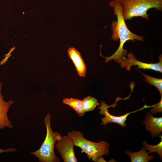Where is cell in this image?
Here are the masks:
<instances>
[{"instance_id": "1", "label": "cell", "mask_w": 162, "mask_h": 162, "mask_svg": "<svg viewBox=\"0 0 162 162\" xmlns=\"http://www.w3.org/2000/svg\"><path fill=\"white\" fill-rule=\"evenodd\" d=\"M110 6L113 8L114 14L117 17V20L113 21L111 24L112 34V39L117 41L120 40V44L117 50L111 56L106 57L103 56L100 51L99 56L105 58V62L113 60L120 64L122 58L126 56L128 51L123 49L125 43L128 40L134 41H143V37L138 35L131 32L128 28L123 17L121 5V0H113L109 3Z\"/></svg>"}, {"instance_id": "2", "label": "cell", "mask_w": 162, "mask_h": 162, "mask_svg": "<svg viewBox=\"0 0 162 162\" xmlns=\"http://www.w3.org/2000/svg\"><path fill=\"white\" fill-rule=\"evenodd\" d=\"M51 115H46L44 122L46 128V135L45 140L40 148L30 153L35 156L40 162H59L60 159L55 154L54 149L56 142L62 136L59 133L54 131L51 126Z\"/></svg>"}, {"instance_id": "3", "label": "cell", "mask_w": 162, "mask_h": 162, "mask_svg": "<svg viewBox=\"0 0 162 162\" xmlns=\"http://www.w3.org/2000/svg\"><path fill=\"white\" fill-rule=\"evenodd\" d=\"M67 134L74 146L80 148L81 152L86 153L89 160L96 162L99 157L109 154L110 145L106 141L102 140L95 142L89 141L84 137L83 133L80 131L72 130Z\"/></svg>"}, {"instance_id": "4", "label": "cell", "mask_w": 162, "mask_h": 162, "mask_svg": "<svg viewBox=\"0 0 162 162\" xmlns=\"http://www.w3.org/2000/svg\"><path fill=\"white\" fill-rule=\"evenodd\" d=\"M121 5L125 20L137 16L148 20V9L155 8L162 10V0H121Z\"/></svg>"}, {"instance_id": "5", "label": "cell", "mask_w": 162, "mask_h": 162, "mask_svg": "<svg viewBox=\"0 0 162 162\" xmlns=\"http://www.w3.org/2000/svg\"><path fill=\"white\" fill-rule=\"evenodd\" d=\"M127 57H123L121 62L122 68L130 71V68L133 66H137L138 69L152 70L156 71L162 72V56L160 54L158 56L159 62L157 63H147L137 60L134 53L130 52L128 54Z\"/></svg>"}, {"instance_id": "6", "label": "cell", "mask_w": 162, "mask_h": 162, "mask_svg": "<svg viewBox=\"0 0 162 162\" xmlns=\"http://www.w3.org/2000/svg\"><path fill=\"white\" fill-rule=\"evenodd\" d=\"M117 101L113 105L108 106L104 101H101L100 106L98 108L100 110L99 113L102 115H104L105 117L101 118V125L104 126L109 123H114L118 124L122 128L126 127L125 121L128 115L132 113H134L139 110H141L145 108L150 107L148 106L145 104L143 107L137 110L127 113L124 115L120 116H116L111 115L108 112V109L111 107H114L116 104Z\"/></svg>"}, {"instance_id": "7", "label": "cell", "mask_w": 162, "mask_h": 162, "mask_svg": "<svg viewBox=\"0 0 162 162\" xmlns=\"http://www.w3.org/2000/svg\"><path fill=\"white\" fill-rule=\"evenodd\" d=\"M55 146L64 162H77L74 150V145L69 137L67 135L56 143Z\"/></svg>"}, {"instance_id": "8", "label": "cell", "mask_w": 162, "mask_h": 162, "mask_svg": "<svg viewBox=\"0 0 162 162\" xmlns=\"http://www.w3.org/2000/svg\"><path fill=\"white\" fill-rule=\"evenodd\" d=\"M2 83H0V130L7 128L10 129L13 128L12 122L9 119L7 113L10 107L14 103L12 100L5 101L1 93Z\"/></svg>"}, {"instance_id": "9", "label": "cell", "mask_w": 162, "mask_h": 162, "mask_svg": "<svg viewBox=\"0 0 162 162\" xmlns=\"http://www.w3.org/2000/svg\"><path fill=\"white\" fill-rule=\"evenodd\" d=\"M146 119L142 123L146 125V129L149 131L152 137L161 134L162 132V117L156 118L149 112L146 115Z\"/></svg>"}, {"instance_id": "10", "label": "cell", "mask_w": 162, "mask_h": 162, "mask_svg": "<svg viewBox=\"0 0 162 162\" xmlns=\"http://www.w3.org/2000/svg\"><path fill=\"white\" fill-rule=\"evenodd\" d=\"M67 52L75 66L78 75L82 77L85 76L86 73V66L80 53L72 47L68 49Z\"/></svg>"}, {"instance_id": "11", "label": "cell", "mask_w": 162, "mask_h": 162, "mask_svg": "<svg viewBox=\"0 0 162 162\" xmlns=\"http://www.w3.org/2000/svg\"><path fill=\"white\" fill-rule=\"evenodd\" d=\"M146 149L143 146L138 152H133L128 150L125 153L130 158L131 162H147L154 158L153 155H149Z\"/></svg>"}, {"instance_id": "12", "label": "cell", "mask_w": 162, "mask_h": 162, "mask_svg": "<svg viewBox=\"0 0 162 162\" xmlns=\"http://www.w3.org/2000/svg\"><path fill=\"white\" fill-rule=\"evenodd\" d=\"M62 102L72 107L79 116H82L84 115L85 112L82 108V100L72 98H65L63 99Z\"/></svg>"}, {"instance_id": "13", "label": "cell", "mask_w": 162, "mask_h": 162, "mask_svg": "<svg viewBox=\"0 0 162 162\" xmlns=\"http://www.w3.org/2000/svg\"><path fill=\"white\" fill-rule=\"evenodd\" d=\"M82 108L85 112L92 111L96 107L98 100L95 98L88 96L82 100Z\"/></svg>"}, {"instance_id": "14", "label": "cell", "mask_w": 162, "mask_h": 162, "mask_svg": "<svg viewBox=\"0 0 162 162\" xmlns=\"http://www.w3.org/2000/svg\"><path fill=\"white\" fill-rule=\"evenodd\" d=\"M159 137L161 138V141L156 145L153 146L148 144L147 142V140L144 141L143 145L146 149L147 150L148 154L156 152L158 154L160 158L162 160V136L161 135H160Z\"/></svg>"}, {"instance_id": "15", "label": "cell", "mask_w": 162, "mask_h": 162, "mask_svg": "<svg viewBox=\"0 0 162 162\" xmlns=\"http://www.w3.org/2000/svg\"><path fill=\"white\" fill-rule=\"evenodd\" d=\"M145 77V81L151 86H155L159 91L162 97V79L148 76L141 72Z\"/></svg>"}, {"instance_id": "16", "label": "cell", "mask_w": 162, "mask_h": 162, "mask_svg": "<svg viewBox=\"0 0 162 162\" xmlns=\"http://www.w3.org/2000/svg\"><path fill=\"white\" fill-rule=\"evenodd\" d=\"M152 107L149 111L152 115L162 112V97L159 102L153 105Z\"/></svg>"}, {"instance_id": "17", "label": "cell", "mask_w": 162, "mask_h": 162, "mask_svg": "<svg viewBox=\"0 0 162 162\" xmlns=\"http://www.w3.org/2000/svg\"><path fill=\"white\" fill-rule=\"evenodd\" d=\"M17 150V149L12 148H10L5 149H2L0 148V154L3 152L8 153L10 152H15Z\"/></svg>"}, {"instance_id": "18", "label": "cell", "mask_w": 162, "mask_h": 162, "mask_svg": "<svg viewBox=\"0 0 162 162\" xmlns=\"http://www.w3.org/2000/svg\"><path fill=\"white\" fill-rule=\"evenodd\" d=\"M97 162H106L103 158V156L99 157L97 160Z\"/></svg>"}]
</instances>
